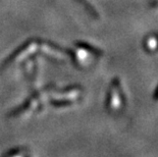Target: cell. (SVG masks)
Segmentation results:
<instances>
[{
    "label": "cell",
    "instance_id": "1",
    "mask_svg": "<svg viewBox=\"0 0 158 157\" xmlns=\"http://www.w3.org/2000/svg\"><path fill=\"white\" fill-rule=\"evenodd\" d=\"M156 40L155 38H150L149 40H148V47H149L150 49H154L156 47Z\"/></svg>",
    "mask_w": 158,
    "mask_h": 157
}]
</instances>
